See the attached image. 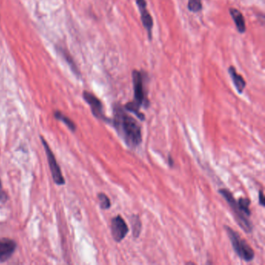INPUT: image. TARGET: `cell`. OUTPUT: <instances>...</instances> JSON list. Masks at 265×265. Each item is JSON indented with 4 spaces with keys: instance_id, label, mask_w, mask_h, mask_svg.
<instances>
[{
    "instance_id": "cell-9",
    "label": "cell",
    "mask_w": 265,
    "mask_h": 265,
    "mask_svg": "<svg viewBox=\"0 0 265 265\" xmlns=\"http://www.w3.org/2000/svg\"><path fill=\"white\" fill-rule=\"evenodd\" d=\"M17 248V243L9 238L0 239V262H5L11 258Z\"/></svg>"
},
{
    "instance_id": "cell-19",
    "label": "cell",
    "mask_w": 265,
    "mask_h": 265,
    "mask_svg": "<svg viewBox=\"0 0 265 265\" xmlns=\"http://www.w3.org/2000/svg\"><path fill=\"white\" fill-rule=\"evenodd\" d=\"M168 161H169V164L171 167H173L174 166V161H173V158L171 157V155H169V158H168Z\"/></svg>"
},
{
    "instance_id": "cell-20",
    "label": "cell",
    "mask_w": 265,
    "mask_h": 265,
    "mask_svg": "<svg viewBox=\"0 0 265 265\" xmlns=\"http://www.w3.org/2000/svg\"><path fill=\"white\" fill-rule=\"evenodd\" d=\"M0 186H1V181H0Z\"/></svg>"
},
{
    "instance_id": "cell-12",
    "label": "cell",
    "mask_w": 265,
    "mask_h": 265,
    "mask_svg": "<svg viewBox=\"0 0 265 265\" xmlns=\"http://www.w3.org/2000/svg\"><path fill=\"white\" fill-rule=\"evenodd\" d=\"M58 51L61 53V56H63L65 60H66V61L67 62L68 64H69L70 67L71 68V70L74 73V74L77 76H80V70H79L77 66H76L73 57L70 56V53L68 52L67 50H65L63 47H58Z\"/></svg>"
},
{
    "instance_id": "cell-3",
    "label": "cell",
    "mask_w": 265,
    "mask_h": 265,
    "mask_svg": "<svg viewBox=\"0 0 265 265\" xmlns=\"http://www.w3.org/2000/svg\"><path fill=\"white\" fill-rule=\"evenodd\" d=\"M227 234L230 237V241L233 245L235 252L237 253L239 257L245 261H251L254 257V252L250 247V245L243 240L238 233L234 231L233 229L226 227Z\"/></svg>"
},
{
    "instance_id": "cell-8",
    "label": "cell",
    "mask_w": 265,
    "mask_h": 265,
    "mask_svg": "<svg viewBox=\"0 0 265 265\" xmlns=\"http://www.w3.org/2000/svg\"><path fill=\"white\" fill-rule=\"evenodd\" d=\"M128 233H129V227L120 216L112 219V234L115 241L118 243L122 241L126 237Z\"/></svg>"
},
{
    "instance_id": "cell-17",
    "label": "cell",
    "mask_w": 265,
    "mask_h": 265,
    "mask_svg": "<svg viewBox=\"0 0 265 265\" xmlns=\"http://www.w3.org/2000/svg\"><path fill=\"white\" fill-rule=\"evenodd\" d=\"M98 199L100 201V206L102 209L106 210L110 208L111 201L106 194H103V193L98 194Z\"/></svg>"
},
{
    "instance_id": "cell-2",
    "label": "cell",
    "mask_w": 265,
    "mask_h": 265,
    "mask_svg": "<svg viewBox=\"0 0 265 265\" xmlns=\"http://www.w3.org/2000/svg\"><path fill=\"white\" fill-rule=\"evenodd\" d=\"M132 83H133L134 100L133 101L129 102L125 106L126 111L135 114L141 120H145V115L141 113L140 109L142 105L145 108H148L149 101L146 97V93L145 90V77L143 71L133 70L132 73Z\"/></svg>"
},
{
    "instance_id": "cell-6",
    "label": "cell",
    "mask_w": 265,
    "mask_h": 265,
    "mask_svg": "<svg viewBox=\"0 0 265 265\" xmlns=\"http://www.w3.org/2000/svg\"><path fill=\"white\" fill-rule=\"evenodd\" d=\"M135 4L140 12L141 21L146 31L149 41L152 39V27H153V19L150 13L147 9V4L145 0H135Z\"/></svg>"
},
{
    "instance_id": "cell-18",
    "label": "cell",
    "mask_w": 265,
    "mask_h": 265,
    "mask_svg": "<svg viewBox=\"0 0 265 265\" xmlns=\"http://www.w3.org/2000/svg\"><path fill=\"white\" fill-rule=\"evenodd\" d=\"M259 203L260 205L264 206V198H263V191H260L259 192Z\"/></svg>"
},
{
    "instance_id": "cell-1",
    "label": "cell",
    "mask_w": 265,
    "mask_h": 265,
    "mask_svg": "<svg viewBox=\"0 0 265 265\" xmlns=\"http://www.w3.org/2000/svg\"><path fill=\"white\" fill-rule=\"evenodd\" d=\"M113 113L112 123L127 146L131 149L139 146L142 142V132L139 123L134 118L128 115L123 107L119 103L114 104Z\"/></svg>"
},
{
    "instance_id": "cell-14",
    "label": "cell",
    "mask_w": 265,
    "mask_h": 265,
    "mask_svg": "<svg viewBox=\"0 0 265 265\" xmlns=\"http://www.w3.org/2000/svg\"><path fill=\"white\" fill-rule=\"evenodd\" d=\"M55 118L58 119V120L63 122L72 132H75V131H76V126L74 122H73L71 119H69L68 117H66V115H63L62 112L56 111V112H55Z\"/></svg>"
},
{
    "instance_id": "cell-16",
    "label": "cell",
    "mask_w": 265,
    "mask_h": 265,
    "mask_svg": "<svg viewBox=\"0 0 265 265\" xmlns=\"http://www.w3.org/2000/svg\"><path fill=\"white\" fill-rule=\"evenodd\" d=\"M240 210L244 213L247 217H250L251 211L250 210V201L247 198H240L237 201Z\"/></svg>"
},
{
    "instance_id": "cell-15",
    "label": "cell",
    "mask_w": 265,
    "mask_h": 265,
    "mask_svg": "<svg viewBox=\"0 0 265 265\" xmlns=\"http://www.w3.org/2000/svg\"><path fill=\"white\" fill-rule=\"evenodd\" d=\"M188 8L190 12L198 14L202 11V2L201 0H188Z\"/></svg>"
},
{
    "instance_id": "cell-10",
    "label": "cell",
    "mask_w": 265,
    "mask_h": 265,
    "mask_svg": "<svg viewBox=\"0 0 265 265\" xmlns=\"http://www.w3.org/2000/svg\"><path fill=\"white\" fill-rule=\"evenodd\" d=\"M229 12L233 19V22L235 23L237 31L240 34H245L247 31V26L243 14L239 11L238 9L234 7L229 9Z\"/></svg>"
},
{
    "instance_id": "cell-5",
    "label": "cell",
    "mask_w": 265,
    "mask_h": 265,
    "mask_svg": "<svg viewBox=\"0 0 265 265\" xmlns=\"http://www.w3.org/2000/svg\"><path fill=\"white\" fill-rule=\"evenodd\" d=\"M41 142L44 145L46 155H47V162H48L49 168L51 170V176H52L55 183L58 185H64L66 181H65L64 177L62 174L61 168H60L57 161H56V156H55L52 150H51V148L49 147L48 144L47 143L45 139L42 136H41Z\"/></svg>"
},
{
    "instance_id": "cell-7",
    "label": "cell",
    "mask_w": 265,
    "mask_h": 265,
    "mask_svg": "<svg viewBox=\"0 0 265 265\" xmlns=\"http://www.w3.org/2000/svg\"><path fill=\"white\" fill-rule=\"evenodd\" d=\"M83 96L85 101L90 105L92 114L95 118L102 121H111L105 117L103 114V104L99 98L89 91H83Z\"/></svg>"
},
{
    "instance_id": "cell-13",
    "label": "cell",
    "mask_w": 265,
    "mask_h": 265,
    "mask_svg": "<svg viewBox=\"0 0 265 265\" xmlns=\"http://www.w3.org/2000/svg\"><path fill=\"white\" fill-rule=\"evenodd\" d=\"M131 226H132V234L133 237L137 238L139 237L141 230H142V223H141L140 219L138 216H132L130 218Z\"/></svg>"
},
{
    "instance_id": "cell-11",
    "label": "cell",
    "mask_w": 265,
    "mask_h": 265,
    "mask_svg": "<svg viewBox=\"0 0 265 265\" xmlns=\"http://www.w3.org/2000/svg\"><path fill=\"white\" fill-rule=\"evenodd\" d=\"M228 73L230 74V78H231L232 81H233V85H234L236 90H237L240 94L243 93V90H245L247 83L245 81L243 76L239 74L237 72V69L235 66H230L228 69Z\"/></svg>"
},
{
    "instance_id": "cell-4",
    "label": "cell",
    "mask_w": 265,
    "mask_h": 265,
    "mask_svg": "<svg viewBox=\"0 0 265 265\" xmlns=\"http://www.w3.org/2000/svg\"><path fill=\"white\" fill-rule=\"evenodd\" d=\"M220 194L223 196V198L226 199V201L228 203L230 208L234 213L235 220L238 223L239 226L241 227L242 230L245 233H251L252 232V225L250 223V220L247 218V216L240 210L237 201H236L233 194L227 189H220L219 191Z\"/></svg>"
}]
</instances>
